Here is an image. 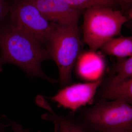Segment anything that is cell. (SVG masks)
<instances>
[{"label": "cell", "instance_id": "6da1fadb", "mask_svg": "<svg viewBox=\"0 0 132 132\" xmlns=\"http://www.w3.org/2000/svg\"><path fill=\"white\" fill-rule=\"evenodd\" d=\"M0 65L10 64L17 66L29 76L54 83L57 80L43 72L41 64L51 59L44 45L10 23L0 27Z\"/></svg>", "mask_w": 132, "mask_h": 132}, {"label": "cell", "instance_id": "7a4b0ae2", "mask_svg": "<svg viewBox=\"0 0 132 132\" xmlns=\"http://www.w3.org/2000/svg\"><path fill=\"white\" fill-rule=\"evenodd\" d=\"M45 46L51 59L58 67L60 85L65 87L71 81L73 68L81 53L78 26L53 22V27Z\"/></svg>", "mask_w": 132, "mask_h": 132}, {"label": "cell", "instance_id": "3957f363", "mask_svg": "<svg viewBox=\"0 0 132 132\" xmlns=\"http://www.w3.org/2000/svg\"><path fill=\"white\" fill-rule=\"evenodd\" d=\"M127 17L112 7L97 6L86 10L83 15V39L90 50L96 51L120 34Z\"/></svg>", "mask_w": 132, "mask_h": 132}, {"label": "cell", "instance_id": "277c9868", "mask_svg": "<svg viewBox=\"0 0 132 132\" xmlns=\"http://www.w3.org/2000/svg\"><path fill=\"white\" fill-rule=\"evenodd\" d=\"M10 24L45 46L53 22L45 17L28 0H15L10 5Z\"/></svg>", "mask_w": 132, "mask_h": 132}, {"label": "cell", "instance_id": "5b68a950", "mask_svg": "<svg viewBox=\"0 0 132 132\" xmlns=\"http://www.w3.org/2000/svg\"><path fill=\"white\" fill-rule=\"evenodd\" d=\"M86 119L99 132L132 129V105L118 101H104L91 109Z\"/></svg>", "mask_w": 132, "mask_h": 132}, {"label": "cell", "instance_id": "8992f818", "mask_svg": "<svg viewBox=\"0 0 132 132\" xmlns=\"http://www.w3.org/2000/svg\"><path fill=\"white\" fill-rule=\"evenodd\" d=\"M102 82V79H99L91 82L65 86L50 99L60 107L75 112L93 102Z\"/></svg>", "mask_w": 132, "mask_h": 132}, {"label": "cell", "instance_id": "52a82bcc", "mask_svg": "<svg viewBox=\"0 0 132 132\" xmlns=\"http://www.w3.org/2000/svg\"><path fill=\"white\" fill-rule=\"evenodd\" d=\"M50 21L67 26H78L81 10L62 0H28Z\"/></svg>", "mask_w": 132, "mask_h": 132}, {"label": "cell", "instance_id": "ba28073f", "mask_svg": "<svg viewBox=\"0 0 132 132\" xmlns=\"http://www.w3.org/2000/svg\"><path fill=\"white\" fill-rule=\"evenodd\" d=\"M96 51L81 53L78 58V71L83 78H95L100 75L104 68V60Z\"/></svg>", "mask_w": 132, "mask_h": 132}, {"label": "cell", "instance_id": "9c48e42d", "mask_svg": "<svg viewBox=\"0 0 132 132\" xmlns=\"http://www.w3.org/2000/svg\"><path fill=\"white\" fill-rule=\"evenodd\" d=\"M102 96L108 101H118L132 104V78L119 81H109Z\"/></svg>", "mask_w": 132, "mask_h": 132}, {"label": "cell", "instance_id": "30bf717a", "mask_svg": "<svg viewBox=\"0 0 132 132\" xmlns=\"http://www.w3.org/2000/svg\"><path fill=\"white\" fill-rule=\"evenodd\" d=\"M100 49L105 54L118 59L132 57V37L121 36L112 38L103 44Z\"/></svg>", "mask_w": 132, "mask_h": 132}, {"label": "cell", "instance_id": "8fae6325", "mask_svg": "<svg viewBox=\"0 0 132 132\" xmlns=\"http://www.w3.org/2000/svg\"><path fill=\"white\" fill-rule=\"evenodd\" d=\"M114 75L110 81H116L132 78V56L118 59L113 69Z\"/></svg>", "mask_w": 132, "mask_h": 132}, {"label": "cell", "instance_id": "7c38bea8", "mask_svg": "<svg viewBox=\"0 0 132 132\" xmlns=\"http://www.w3.org/2000/svg\"><path fill=\"white\" fill-rule=\"evenodd\" d=\"M72 7L81 10L97 6L112 7L115 0H62Z\"/></svg>", "mask_w": 132, "mask_h": 132}, {"label": "cell", "instance_id": "4fadbf2b", "mask_svg": "<svg viewBox=\"0 0 132 132\" xmlns=\"http://www.w3.org/2000/svg\"><path fill=\"white\" fill-rule=\"evenodd\" d=\"M50 113L45 114L43 118L45 119L57 122L59 125L58 132H71L65 119L56 115L54 111Z\"/></svg>", "mask_w": 132, "mask_h": 132}, {"label": "cell", "instance_id": "5bb4252c", "mask_svg": "<svg viewBox=\"0 0 132 132\" xmlns=\"http://www.w3.org/2000/svg\"><path fill=\"white\" fill-rule=\"evenodd\" d=\"M10 4L7 0H0V27L4 23V21L9 14Z\"/></svg>", "mask_w": 132, "mask_h": 132}, {"label": "cell", "instance_id": "9a60e30c", "mask_svg": "<svg viewBox=\"0 0 132 132\" xmlns=\"http://www.w3.org/2000/svg\"><path fill=\"white\" fill-rule=\"evenodd\" d=\"M54 132H58L59 125L57 122H54ZM10 126L12 127L13 132H32L29 129L24 128L22 126L15 121H12ZM38 132H42L38 131Z\"/></svg>", "mask_w": 132, "mask_h": 132}, {"label": "cell", "instance_id": "2e32d148", "mask_svg": "<svg viewBox=\"0 0 132 132\" xmlns=\"http://www.w3.org/2000/svg\"><path fill=\"white\" fill-rule=\"evenodd\" d=\"M11 120L6 116L0 115V132H5L7 128L10 126Z\"/></svg>", "mask_w": 132, "mask_h": 132}, {"label": "cell", "instance_id": "e0dca14e", "mask_svg": "<svg viewBox=\"0 0 132 132\" xmlns=\"http://www.w3.org/2000/svg\"><path fill=\"white\" fill-rule=\"evenodd\" d=\"M66 121L71 132H87L78 125H76L67 120H66Z\"/></svg>", "mask_w": 132, "mask_h": 132}, {"label": "cell", "instance_id": "ac0fdd59", "mask_svg": "<svg viewBox=\"0 0 132 132\" xmlns=\"http://www.w3.org/2000/svg\"><path fill=\"white\" fill-rule=\"evenodd\" d=\"M116 2L119 3L124 8L127 9L131 5L132 0H115Z\"/></svg>", "mask_w": 132, "mask_h": 132}, {"label": "cell", "instance_id": "d6986e66", "mask_svg": "<svg viewBox=\"0 0 132 132\" xmlns=\"http://www.w3.org/2000/svg\"><path fill=\"white\" fill-rule=\"evenodd\" d=\"M106 132H132V129L116 130V131H111Z\"/></svg>", "mask_w": 132, "mask_h": 132}, {"label": "cell", "instance_id": "ffe728a7", "mask_svg": "<svg viewBox=\"0 0 132 132\" xmlns=\"http://www.w3.org/2000/svg\"><path fill=\"white\" fill-rule=\"evenodd\" d=\"M3 67L0 65V72H2L3 71Z\"/></svg>", "mask_w": 132, "mask_h": 132}]
</instances>
